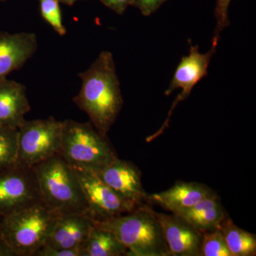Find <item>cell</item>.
<instances>
[{"label": "cell", "instance_id": "cell-22", "mask_svg": "<svg viewBox=\"0 0 256 256\" xmlns=\"http://www.w3.org/2000/svg\"><path fill=\"white\" fill-rule=\"evenodd\" d=\"M232 0H216L214 10V16L216 25L214 36L220 38V33L224 28L230 25L228 18V8Z\"/></svg>", "mask_w": 256, "mask_h": 256}, {"label": "cell", "instance_id": "cell-9", "mask_svg": "<svg viewBox=\"0 0 256 256\" xmlns=\"http://www.w3.org/2000/svg\"><path fill=\"white\" fill-rule=\"evenodd\" d=\"M218 42V38L213 37L210 50L204 54L200 53V48L196 45H192L188 54L182 58L175 69L174 75L164 94L166 96H169L176 89L181 88L182 90L175 99L170 109L168 118L158 133H161L168 127L172 112L178 102L185 100L190 95L195 86L208 75V66L212 57L216 52Z\"/></svg>", "mask_w": 256, "mask_h": 256}, {"label": "cell", "instance_id": "cell-8", "mask_svg": "<svg viewBox=\"0 0 256 256\" xmlns=\"http://www.w3.org/2000/svg\"><path fill=\"white\" fill-rule=\"evenodd\" d=\"M72 168L77 175L86 202V216L95 223L106 222L137 208L119 196L95 172Z\"/></svg>", "mask_w": 256, "mask_h": 256}, {"label": "cell", "instance_id": "cell-1", "mask_svg": "<svg viewBox=\"0 0 256 256\" xmlns=\"http://www.w3.org/2000/svg\"><path fill=\"white\" fill-rule=\"evenodd\" d=\"M82 87L74 102L88 116L101 134L107 136L124 105L114 56L101 52L87 70L79 74Z\"/></svg>", "mask_w": 256, "mask_h": 256}, {"label": "cell", "instance_id": "cell-16", "mask_svg": "<svg viewBox=\"0 0 256 256\" xmlns=\"http://www.w3.org/2000/svg\"><path fill=\"white\" fill-rule=\"evenodd\" d=\"M174 214L182 217L202 233L218 230L228 216L216 194Z\"/></svg>", "mask_w": 256, "mask_h": 256}, {"label": "cell", "instance_id": "cell-20", "mask_svg": "<svg viewBox=\"0 0 256 256\" xmlns=\"http://www.w3.org/2000/svg\"><path fill=\"white\" fill-rule=\"evenodd\" d=\"M40 13L42 18L58 35L66 34V28L64 26L62 10L58 0H38Z\"/></svg>", "mask_w": 256, "mask_h": 256}, {"label": "cell", "instance_id": "cell-10", "mask_svg": "<svg viewBox=\"0 0 256 256\" xmlns=\"http://www.w3.org/2000/svg\"><path fill=\"white\" fill-rule=\"evenodd\" d=\"M96 174L119 196L133 206L148 204L140 170L130 162L117 158Z\"/></svg>", "mask_w": 256, "mask_h": 256}, {"label": "cell", "instance_id": "cell-5", "mask_svg": "<svg viewBox=\"0 0 256 256\" xmlns=\"http://www.w3.org/2000/svg\"><path fill=\"white\" fill-rule=\"evenodd\" d=\"M60 215L42 202L0 217V235L18 256H34L44 246Z\"/></svg>", "mask_w": 256, "mask_h": 256}, {"label": "cell", "instance_id": "cell-15", "mask_svg": "<svg viewBox=\"0 0 256 256\" xmlns=\"http://www.w3.org/2000/svg\"><path fill=\"white\" fill-rule=\"evenodd\" d=\"M30 110L26 87L8 78L0 79V126L18 129Z\"/></svg>", "mask_w": 256, "mask_h": 256}, {"label": "cell", "instance_id": "cell-12", "mask_svg": "<svg viewBox=\"0 0 256 256\" xmlns=\"http://www.w3.org/2000/svg\"><path fill=\"white\" fill-rule=\"evenodd\" d=\"M38 40L35 34L0 32V79L24 66L36 53Z\"/></svg>", "mask_w": 256, "mask_h": 256}, {"label": "cell", "instance_id": "cell-18", "mask_svg": "<svg viewBox=\"0 0 256 256\" xmlns=\"http://www.w3.org/2000/svg\"><path fill=\"white\" fill-rule=\"evenodd\" d=\"M232 256H254L256 254V236L235 225L227 216L220 226Z\"/></svg>", "mask_w": 256, "mask_h": 256}, {"label": "cell", "instance_id": "cell-23", "mask_svg": "<svg viewBox=\"0 0 256 256\" xmlns=\"http://www.w3.org/2000/svg\"><path fill=\"white\" fill-rule=\"evenodd\" d=\"M168 0H133V6L140 11L141 14L148 16L154 14Z\"/></svg>", "mask_w": 256, "mask_h": 256}, {"label": "cell", "instance_id": "cell-19", "mask_svg": "<svg viewBox=\"0 0 256 256\" xmlns=\"http://www.w3.org/2000/svg\"><path fill=\"white\" fill-rule=\"evenodd\" d=\"M18 129L0 126V170L18 160Z\"/></svg>", "mask_w": 256, "mask_h": 256}, {"label": "cell", "instance_id": "cell-17", "mask_svg": "<svg viewBox=\"0 0 256 256\" xmlns=\"http://www.w3.org/2000/svg\"><path fill=\"white\" fill-rule=\"evenodd\" d=\"M84 256H127L128 249L110 230L94 224L82 247Z\"/></svg>", "mask_w": 256, "mask_h": 256}, {"label": "cell", "instance_id": "cell-3", "mask_svg": "<svg viewBox=\"0 0 256 256\" xmlns=\"http://www.w3.org/2000/svg\"><path fill=\"white\" fill-rule=\"evenodd\" d=\"M42 202L60 216H86L87 204L75 171L57 154L34 166Z\"/></svg>", "mask_w": 256, "mask_h": 256}, {"label": "cell", "instance_id": "cell-27", "mask_svg": "<svg viewBox=\"0 0 256 256\" xmlns=\"http://www.w3.org/2000/svg\"><path fill=\"white\" fill-rule=\"evenodd\" d=\"M58 1H60V2L63 3V4L72 6L74 3L76 2L79 1V0H58Z\"/></svg>", "mask_w": 256, "mask_h": 256}, {"label": "cell", "instance_id": "cell-7", "mask_svg": "<svg viewBox=\"0 0 256 256\" xmlns=\"http://www.w3.org/2000/svg\"><path fill=\"white\" fill-rule=\"evenodd\" d=\"M42 202L33 168L16 162L0 170V217Z\"/></svg>", "mask_w": 256, "mask_h": 256}, {"label": "cell", "instance_id": "cell-11", "mask_svg": "<svg viewBox=\"0 0 256 256\" xmlns=\"http://www.w3.org/2000/svg\"><path fill=\"white\" fill-rule=\"evenodd\" d=\"M170 256H201L203 233L182 217L156 213Z\"/></svg>", "mask_w": 256, "mask_h": 256}, {"label": "cell", "instance_id": "cell-25", "mask_svg": "<svg viewBox=\"0 0 256 256\" xmlns=\"http://www.w3.org/2000/svg\"><path fill=\"white\" fill-rule=\"evenodd\" d=\"M105 6L118 14H124L128 6H133V0H100Z\"/></svg>", "mask_w": 256, "mask_h": 256}, {"label": "cell", "instance_id": "cell-14", "mask_svg": "<svg viewBox=\"0 0 256 256\" xmlns=\"http://www.w3.org/2000/svg\"><path fill=\"white\" fill-rule=\"evenodd\" d=\"M94 220L84 214L58 216L44 246L54 248H82L94 226Z\"/></svg>", "mask_w": 256, "mask_h": 256}, {"label": "cell", "instance_id": "cell-24", "mask_svg": "<svg viewBox=\"0 0 256 256\" xmlns=\"http://www.w3.org/2000/svg\"><path fill=\"white\" fill-rule=\"evenodd\" d=\"M34 256H84L82 248L60 249L44 246Z\"/></svg>", "mask_w": 256, "mask_h": 256}, {"label": "cell", "instance_id": "cell-6", "mask_svg": "<svg viewBox=\"0 0 256 256\" xmlns=\"http://www.w3.org/2000/svg\"><path fill=\"white\" fill-rule=\"evenodd\" d=\"M62 121L54 118L25 120L18 128L16 162L28 168L58 154Z\"/></svg>", "mask_w": 256, "mask_h": 256}, {"label": "cell", "instance_id": "cell-21", "mask_svg": "<svg viewBox=\"0 0 256 256\" xmlns=\"http://www.w3.org/2000/svg\"><path fill=\"white\" fill-rule=\"evenodd\" d=\"M201 256H232L220 229L203 233Z\"/></svg>", "mask_w": 256, "mask_h": 256}, {"label": "cell", "instance_id": "cell-2", "mask_svg": "<svg viewBox=\"0 0 256 256\" xmlns=\"http://www.w3.org/2000/svg\"><path fill=\"white\" fill-rule=\"evenodd\" d=\"M95 224L112 232L127 248L128 256H170L161 224L149 204Z\"/></svg>", "mask_w": 256, "mask_h": 256}, {"label": "cell", "instance_id": "cell-13", "mask_svg": "<svg viewBox=\"0 0 256 256\" xmlns=\"http://www.w3.org/2000/svg\"><path fill=\"white\" fill-rule=\"evenodd\" d=\"M214 194L215 192L206 185L178 182L169 190L148 194L146 201L149 204H154L172 214H178Z\"/></svg>", "mask_w": 256, "mask_h": 256}, {"label": "cell", "instance_id": "cell-4", "mask_svg": "<svg viewBox=\"0 0 256 256\" xmlns=\"http://www.w3.org/2000/svg\"><path fill=\"white\" fill-rule=\"evenodd\" d=\"M58 154L72 168L100 171L118 158L107 136L101 134L90 122L62 121Z\"/></svg>", "mask_w": 256, "mask_h": 256}, {"label": "cell", "instance_id": "cell-26", "mask_svg": "<svg viewBox=\"0 0 256 256\" xmlns=\"http://www.w3.org/2000/svg\"><path fill=\"white\" fill-rule=\"evenodd\" d=\"M0 256H18L14 250L0 235Z\"/></svg>", "mask_w": 256, "mask_h": 256}]
</instances>
